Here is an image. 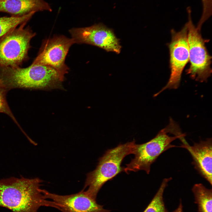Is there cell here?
I'll list each match as a JSON object with an SVG mask.
<instances>
[{
    "instance_id": "277c9868",
    "label": "cell",
    "mask_w": 212,
    "mask_h": 212,
    "mask_svg": "<svg viewBox=\"0 0 212 212\" xmlns=\"http://www.w3.org/2000/svg\"><path fill=\"white\" fill-rule=\"evenodd\" d=\"M24 22L0 38V67H20L29 59L30 41L36 35Z\"/></svg>"
},
{
    "instance_id": "4fadbf2b",
    "label": "cell",
    "mask_w": 212,
    "mask_h": 212,
    "mask_svg": "<svg viewBox=\"0 0 212 212\" xmlns=\"http://www.w3.org/2000/svg\"><path fill=\"white\" fill-rule=\"evenodd\" d=\"M197 204L198 212H212V189L206 188L201 183L195 184L192 188Z\"/></svg>"
},
{
    "instance_id": "9c48e42d",
    "label": "cell",
    "mask_w": 212,
    "mask_h": 212,
    "mask_svg": "<svg viewBox=\"0 0 212 212\" xmlns=\"http://www.w3.org/2000/svg\"><path fill=\"white\" fill-rule=\"evenodd\" d=\"M69 32L75 43L89 44L117 54L120 52L122 47L120 39L112 29L102 23L86 27L73 28Z\"/></svg>"
},
{
    "instance_id": "9a60e30c",
    "label": "cell",
    "mask_w": 212,
    "mask_h": 212,
    "mask_svg": "<svg viewBox=\"0 0 212 212\" xmlns=\"http://www.w3.org/2000/svg\"><path fill=\"white\" fill-rule=\"evenodd\" d=\"M171 177L164 179L155 196L143 212H168L164 202L163 193Z\"/></svg>"
},
{
    "instance_id": "8992f818",
    "label": "cell",
    "mask_w": 212,
    "mask_h": 212,
    "mask_svg": "<svg viewBox=\"0 0 212 212\" xmlns=\"http://www.w3.org/2000/svg\"><path fill=\"white\" fill-rule=\"evenodd\" d=\"M187 10L188 19L187 23L190 65L186 73L196 81L205 82L211 75L212 58L206 46L207 40L202 38L201 30L193 24L191 9L188 8Z\"/></svg>"
},
{
    "instance_id": "6da1fadb",
    "label": "cell",
    "mask_w": 212,
    "mask_h": 212,
    "mask_svg": "<svg viewBox=\"0 0 212 212\" xmlns=\"http://www.w3.org/2000/svg\"><path fill=\"white\" fill-rule=\"evenodd\" d=\"M42 180L21 177L0 180V206L12 212H38L43 206L59 210L57 204L44 198L40 188Z\"/></svg>"
},
{
    "instance_id": "2e32d148",
    "label": "cell",
    "mask_w": 212,
    "mask_h": 212,
    "mask_svg": "<svg viewBox=\"0 0 212 212\" xmlns=\"http://www.w3.org/2000/svg\"><path fill=\"white\" fill-rule=\"evenodd\" d=\"M8 91L0 80V113H4L10 117L21 131H22L23 129L14 116L7 102L6 96Z\"/></svg>"
},
{
    "instance_id": "e0dca14e",
    "label": "cell",
    "mask_w": 212,
    "mask_h": 212,
    "mask_svg": "<svg viewBox=\"0 0 212 212\" xmlns=\"http://www.w3.org/2000/svg\"><path fill=\"white\" fill-rule=\"evenodd\" d=\"M202 11L198 25L202 26L203 24L211 16L212 12V0H201Z\"/></svg>"
},
{
    "instance_id": "5bb4252c",
    "label": "cell",
    "mask_w": 212,
    "mask_h": 212,
    "mask_svg": "<svg viewBox=\"0 0 212 212\" xmlns=\"http://www.w3.org/2000/svg\"><path fill=\"white\" fill-rule=\"evenodd\" d=\"M32 12L20 16L0 17V38L21 24L27 22L35 14Z\"/></svg>"
},
{
    "instance_id": "5b68a950",
    "label": "cell",
    "mask_w": 212,
    "mask_h": 212,
    "mask_svg": "<svg viewBox=\"0 0 212 212\" xmlns=\"http://www.w3.org/2000/svg\"><path fill=\"white\" fill-rule=\"evenodd\" d=\"M170 130L167 126L161 130L153 139L141 144H136L133 154L134 158L123 167V171L129 172L144 170L149 174L150 166L163 153L172 148L176 147L171 144L175 140L185 135L182 133L178 136H170Z\"/></svg>"
},
{
    "instance_id": "52a82bcc",
    "label": "cell",
    "mask_w": 212,
    "mask_h": 212,
    "mask_svg": "<svg viewBox=\"0 0 212 212\" xmlns=\"http://www.w3.org/2000/svg\"><path fill=\"white\" fill-rule=\"evenodd\" d=\"M171 40L168 44L170 74L168 81L156 97L167 89H176L179 86L183 70L189 61L188 25L186 23L179 31H171Z\"/></svg>"
},
{
    "instance_id": "ba28073f",
    "label": "cell",
    "mask_w": 212,
    "mask_h": 212,
    "mask_svg": "<svg viewBox=\"0 0 212 212\" xmlns=\"http://www.w3.org/2000/svg\"><path fill=\"white\" fill-rule=\"evenodd\" d=\"M74 43L72 38L63 35L54 36L46 40L32 64L52 67L57 71L63 81L69 70L65 63V58L70 47Z\"/></svg>"
},
{
    "instance_id": "30bf717a",
    "label": "cell",
    "mask_w": 212,
    "mask_h": 212,
    "mask_svg": "<svg viewBox=\"0 0 212 212\" xmlns=\"http://www.w3.org/2000/svg\"><path fill=\"white\" fill-rule=\"evenodd\" d=\"M45 199H49L56 203L59 210L62 212H110L105 209L103 206L97 203L95 200L89 196L83 189L74 194L60 195L42 189Z\"/></svg>"
},
{
    "instance_id": "3957f363",
    "label": "cell",
    "mask_w": 212,
    "mask_h": 212,
    "mask_svg": "<svg viewBox=\"0 0 212 212\" xmlns=\"http://www.w3.org/2000/svg\"><path fill=\"white\" fill-rule=\"evenodd\" d=\"M135 141L120 144L107 150L99 160L95 170L87 173L83 189L91 197L96 200L97 194L103 185L123 171L121 166L125 157L133 153Z\"/></svg>"
},
{
    "instance_id": "7a4b0ae2",
    "label": "cell",
    "mask_w": 212,
    "mask_h": 212,
    "mask_svg": "<svg viewBox=\"0 0 212 212\" xmlns=\"http://www.w3.org/2000/svg\"><path fill=\"white\" fill-rule=\"evenodd\" d=\"M0 80L8 91L15 88H63V81L58 72L46 65L31 64L25 68L0 67Z\"/></svg>"
},
{
    "instance_id": "8fae6325",
    "label": "cell",
    "mask_w": 212,
    "mask_h": 212,
    "mask_svg": "<svg viewBox=\"0 0 212 212\" xmlns=\"http://www.w3.org/2000/svg\"><path fill=\"white\" fill-rule=\"evenodd\" d=\"M182 143L180 147L187 149L191 155L192 163L199 173L212 185L211 138L201 141L190 145L184 137L180 140Z\"/></svg>"
},
{
    "instance_id": "7c38bea8",
    "label": "cell",
    "mask_w": 212,
    "mask_h": 212,
    "mask_svg": "<svg viewBox=\"0 0 212 212\" xmlns=\"http://www.w3.org/2000/svg\"><path fill=\"white\" fill-rule=\"evenodd\" d=\"M44 10L52 11V10L44 0H0V12L12 16H20Z\"/></svg>"
}]
</instances>
